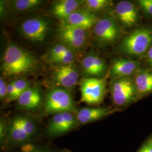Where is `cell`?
Returning a JSON list of instances; mask_svg holds the SVG:
<instances>
[{
    "mask_svg": "<svg viewBox=\"0 0 152 152\" xmlns=\"http://www.w3.org/2000/svg\"><path fill=\"white\" fill-rule=\"evenodd\" d=\"M152 46V32L147 28H140L132 31L123 39L120 48L125 53L140 56L148 51Z\"/></svg>",
    "mask_w": 152,
    "mask_h": 152,
    "instance_id": "cell-2",
    "label": "cell"
},
{
    "mask_svg": "<svg viewBox=\"0 0 152 152\" xmlns=\"http://www.w3.org/2000/svg\"><path fill=\"white\" fill-rule=\"evenodd\" d=\"M83 72L88 76L102 77L105 73L107 66L105 61L97 55H87L82 61Z\"/></svg>",
    "mask_w": 152,
    "mask_h": 152,
    "instance_id": "cell-14",
    "label": "cell"
},
{
    "mask_svg": "<svg viewBox=\"0 0 152 152\" xmlns=\"http://www.w3.org/2000/svg\"><path fill=\"white\" fill-rule=\"evenodd\" d=\"M111 92L114 104L120 107L131 103L137 95L134 81L128 77L115 78L112 85Z\"/></svg>",
    "mask_w": 152,
    "mask_h": 152,
    "instance_id": "cell-5",
    "label": "cell"
},
{
    "mask_svg": "<svg viewBox=\"0 0 152 152\" xmlns=\"http://www.w3.org/2000/svg\"><path fill=\"white\" fill-rule=\"evenodd\" d=\"M15 118L24 130L26 131L28 136H31L35 130V126L32 121L24 117H18Z\"/></svg>",
    "mask_w": 152,
    "mask_h": 152,
    "instance_id": "cell-23",
    "label": "cell"
},
{
    "mask_svg": "<svg viewBox=\"0 0 152 152\" xmlns=\"http://www.w3.org/2000/svg\"><path fill=\"white\" fill-rule=\"evenodd\" d=\"M59 37L67 47L80 49L86 42V30L81 28L61 25L59 29Z\"/></svg>",
    "mask_w": 152,
    "mask_h": 152,
    "instance_id": "cell-7",
    "label": "cell"
},
{
    "mask_svg": "<svg viewBox=\"0 0 152 152\" xmlns=\"http://www.w3.org/2000/svg\"><path fill=\"white\" fill-rule=\"evenodd\" d=\"M45 110L49 113L71 112L75 110L74 102L68 91L56 88L51 90L47 96Z\"/></svg>",
    "mask_w": 152,
    "mask_h": 152,
    "instance_id": "cell-4",
    "label": "cell"
},
{
    "mask_svg": "<svg viewBox=\"0 0 152 152\" xmlns=\"http://www.w3.org/2000/svg\"><path fill=\"white\" fill-rule=\"evenodd\" d=\"M9 134L11 139L16 142L25 141L29 137L15 118L12 120L10 124L9 127Z\"/></svg>",
    "mask_w": 152,
    "mask_h": 152,
    "instance_id": "cell-19",
    "label": "cell"
},
{
    "mask_svg": "<svg viewBox=\"0 0 152 152\" xmlns=\"http://www.w3.org/2000/svg\"><path fill=\"white\" fill-rule=\"evenodd\" d=\"M19 105L23 108L32 109L38 107L41 102V96L38 89L28 88L18 99Z\"/></svg>",
    "mask_w": 152,
    "mask_h": 152,
    "instance_id": "cell-17",
    "label": "cell"
},
{
    "mask_svg": "<svg viewBox=\"0 0 152 152\" xmlns=\"http://www.w3.org/2000/svg\"><path fill=\"white\" fill-rule=\"evenodd\" d=\"M115 12L118 19L125 26L132 27L139 20L136 7L130 1L119 2L116 5Z\"/></svg>",
    "mask_w": 152,
    "mask_h": 152,
    "instance_id": "cell-12",
    "label": "cell"
},
{
    "mask_svg": "<svg viewBox=\"0 0 152 152\" xmlns=\"http://www.w3.org/2000/svg\"><path fill=\"white\" fill-rule=\"evenodd\" d=\"M86 9L89 11H99L107 7L111 1L108 0H87L85 1Z\"/></svg>",
    "mask_w": 152,
    "mask_h": 152,
    "instance_id": "cell-21",
    "label": "cell"
},
{
    "mask_svg": "<svg viewBox=\"0 0 152 152\" xmlns=\"http://www.w3.org/2000/svg\"><path fill=\"white\" fill-rule=\"evenodd\" d=\"M97 16L88 10H77L64 20L61 25L79 28L86 30L95 26L99 20Z\"/></svg>",
    "mask_w": 152,
    "mask_h": 152,
    "instance_id": "cell-9",
    "label": "cell"
},
{
    "mask_svg": "<svg viewBox=\"0 0 152 152\" xmlns=\"http://www.w3.org/2000/svg\"><path fill=\"white\" fill-rule=\"evenodd\" d=\"M68 47H67L65 45H56L54 46L50 50L49 52V60L58 56L59 55L63 54L66 51L69 50Z\"/></svg>",
    "mask_w": 152,
    "mask_h": 152,
    "instance_id": "cell-24",
    "label": "cell"
},
{
    "mask_svg": "<svg viewBox=\"0 0 152 152\" xmlns=\"http://www.w3.org/2000/svg\"><path fill=\"white\" fill-rule=\"evenodd\" d=\"M134 83L137 95H147L152 92V72L140 69L135 76Z\"/></svg>",
    "mask_w": 152,
    "mask_h": 152,
    "instance_id": "cell-18",
    "label": "cell"
},
{
    "mask_svg": "<svg viewBox=\"0 0 152 152\" xmlns=\"http://www.w3.org/2000/svg\"><path fill=\"white\" fill-rule=\"evenodd\" d=\"M82 1L78 0H61L54 2L51 7L54 16L64 20L78 9Z\"/></svg>",
    "mask_w": 152,
    "mask_h": 152,
    "instance_id": "cell-15",
    "label": "cell"
},
{
    "mask_svg": "<svg viewBox=\"0 0 152 152\" xmlns=\"http://www.w3.org/2000/svg\"><path fill=\"white\" fill-rule=\"evenodd\" d=\"M139 70L140 64L137 61L121 58L114 61L110 69V75L115 78H126L136 74Z\"/></svg>",
    "mask_w": 152,
    "mask_h": 152,
    "instance_id": "cell-13",
    "label": "cell"
},
{
    "mask_svg": "<svg viewBox=\"0 0 152 152\" xmlns=\"http://www.w3.org/2000/svg\"><path fill=\"white\" fill-rule=\"evenodd\" d=\"M12 83L16 89L18 98L23 92L25 91L27 88H29L28 83L26 81L23 80H15V81L12 82Z\"/></svg>",
    "mask_w": 152,
    "mask_h": 152,
    "instance_id": "cell-25",
    "label": "cell"
},
{
    "mask_svg": "<svg viewBox=\"0 0 152 152\" xmlns=\"http://www.w3.org/2000/svg\"><path fill=\"white\" fill-rule=\"evenodd\" d=\"M138 152H152V140L147 142Z\"/></svg>",
    "mask_w": 152,
    "mask_h": 152,
    "instance_id": "cell-28",
    "label": "cell"
},
{
    "mask_svg": "<svg viewBox=\"0 0 152 152\" xmlns=\"http://www.w3.org/2000/svg\"><path fill=\"white\" fill-rule=\"evenodd\" d=\"M55 81L63 87L71 88L76 85L78 80V73L72 64L61 65L53 73Z\"/></svg>",
    "mask_w": 152,
    "mask_h": 152,
    "instance_id": "cell-11",
    "label": "cell"
},
{
    "mask_svg": "<svg viewBox=\"0 0 152 152\" xmlns=\"http://www.w3.org/2000/svg\"><path fill=\"white\" fill-rule=\"evenodd\" d=\"M36 152H44L42 151H36Z\"/></svg>",
    "mask_w": 152,
    "mask_h": 152,
    "instance_id": "cell-30",
    "label": "cell"
},
{
    "mask_svg": "<svg viewBox=\"0 0 152 152\" xmlns=\"http://www.w3.org/2000/svg\"><path fill=\"white\" fill-rule=\"evenodd\" d=\"M112 110L103 108H85L81 109L77 114V120L82 124L100 120L112 113Z\"/></svg>",
    "mask_w": 152,
    "mask_h": 152,
    "instance_id": "cell-16",
    "label": "cell"
},
{
    "mask_svg": "<svg viewBox=\"0 0 152 152\" xmlns=\"http://www.w3.org/2000/svg\"><path fill=\"white\" fill-rule=\"evenodd\" d=\"M36 152V151H33V152Z\"/></svg>",
    "mask_w": 152,
    "mask_h": 152,
    "instance_id": "cell-31",
    "label": "cell"
},
{
    "mask_svg": "<svg viewBox=\"0 0 152 152\" xmlns=\"http://www.w3.org/2000/svg\"><path fill=\"white\" fill-rule=\"evenodd\" d=\"M76 125V118L71 112L59 113L55 114L49 124L48 132L51 135L65 133Z\"/></svg>",
    "mask_w": 152,
    "mask_h": 152,
    "instance_id": "cell-10",
    "label": "cell"
},
{
    "mask_svg": "<svg viewBox=\"0 0 152 152\" xmlns=\"http://www.w3.org/2000/svg\"><path fill=\"white\" fill-rule=\"evenodd\" d=\"M107 78H87L81 82V102L98 104L103 102L106 92Z\"/></svg>",
    "mask_w": 152,
    "mask_h": 152,
    "instance_id": "cell-3",
    "label": "cell"
},
{
    "mask_svg": "<svg viewBox=\"0 0 152 152\" xmlns=\"http://www.w3.org/2000/svg\"><path fill=\"white\" fill-rule=\"evenodd\" d=\"M95 38L104 45L113 43L121 35L120 27L114 18L104 16L99 19L94 26Z\"/></svg>",
    "mask_w": 152,
    "mask_h": 152,
    "instance_id": "cell-6",
    "label": "cell"
},
{
    "mask_svg": "<svg viewBox=\"0 0 152 152\" xmlns=\"http://www.w3.org/2000/svg\"><path fill=\"white\" fill-rule=\"evenodd\" d=\"M39 0H18L14 2V7L19 11H26L41 4Z\"/></svg>",
    "mask_w": 152,
    "mask_h": 152,
    "instance_id": "cell-20",
    "label": "cell"
},
{
    "mask_svg": "<svg viewBox=\"0 0 152 152\" xmlns=\"http://www.w3.org/2000/svg\"><path fill=\"white\" fill-rule=\"evenodd\" d=\"M138 4L145 14L152 16V0H140Z\"/></svg>",
    "mask_w": 152,
    "mask_h": 152,
    "instance_id": "cell-26",
    "label": "cell"
},
{
    "mask_svg": "<svg viewBox=\"0 0 152 152\" xmlns=\"http://www.w3.org/2000/svg\"><path fill=\"white\" fill-rule=\"evenodd\" d=\"M48 29V23L43 19H29L22 23L21 31L28 39L36 42L44 41Z\"/></svg>",
    "mask_w": 152,
    "mask_h": 152,
    "instance_id": "cell-8",
    "label": "cell"
},
{
    "mask_svg": "<svg viewBox=\"0 0 152 152\" xmlns=\"http://www.w3.org/2000/svg\"><path fill=\"white\" fill-rule=\"evenodd\" d=\"M37 60L32 55L15 45L11 44L6 50L2 70L7 76H19L33 71Z\"/></svg>",
    "mask_w": 152,
    "mask_h": 152,
    "instance_id": "cell-1",
    "label": "cell"
},
{
    "mask_svg": "<svg viewBox=\"0 0 152 152\" xmlns=\"http://www.w3.org/2000/svg\"><path fill=\"white\" fill-rule=\"evenodd\" d=\"M147 53H148V55H147L148 61L150 66L152 68V46L151 47V48L149 49Z\"/></svg>",
    "mask_w": 152,
    "mask_h": 152,
    "instance_id": "cell-29",
    "label": "cell"
},
{
    "mask_svg": "<svg viewBox=\"0 0 152 152\" xmlns=\"http://www.w3.org/2000/svg\"><path fill=\"white\" fill-rule=\"evenodd\" d=\"M74 59L75 55L71 51V49H69L63 54L56 56L49 60L52 63L66 65L72 64V63Z\"/></svg>",
    "mask_w": 152,
    "mask_h": 152,
    "instance_id": "cell-22",
    "label": "cell"
},
{
    "mask_svg": "<svg viewBox=\"0 0 152 152\" xmlns=\"http://www.w3.org/2000/svg\"><path fill=\"white\" fill-rule=\"evenodd\" d=\"M7 86L4 80L1 78L0 79V98L1 99H4L7 98Z\"/></svg>",
    "mask_w": 152,
    "mask_h": 152,
    "instance_id": "cell-27",
    "label": "cell"
}]
</instances>
